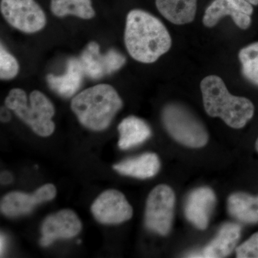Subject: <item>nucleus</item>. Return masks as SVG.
Wrapping results in <instances>:
<instances>
[{"instance_id":"obj_9","label":"nucleus","mask_w":258,"mask_h":258,"mask_svg":"<svg viewBox=\"0 0 258 258\" xmlns=\"http://www.w3.org/2000/svg\"><path fill=\"white\" fill-rule=\"evenodd\" d=\"M253 13L252 5L247 0H214L205 10L203 24L213 28L226 16L232 18L234 23L242 30L249 28Z\"/></svg>"},{"instance_id":"obj_15","label":"nucleus","mask_w":258,"mask_h":258,"mask_svg":"<svg viewBox=\"0 0 258 258\" xmlns=\"http://www.w3.org/2000/svg\"><path fill=\"white\" fill-rule=\"evenodd\" d=\"M84 76L81 61L76 57H71L68 60L66 73L61 76L47 75V82L50 89L59 96L71 98L81 88Z\"/></svg>"},{"instance_id":"obj_13","label":"nucleus","mask_w":258,"mask_h":258,"mask_svg":"<svg viewBox=\"0 0 258 258\" xmlns=\"http://www.w3.org/2000/svg\"><path fill=\"white\" fill-rule=\"evenodd\" d=\"M215 204L216 197L210 188H198L191 191L186 199L185 216L197 228L205 230L208 227Z\"/></svg>"},{"instance_id":"obj_8","label":"nucleus","mask_w":258,"mask_h":258,"mask_svg":"<svg viewBox=\"0 0 258 258\" xmlns=\"http://www.w3.org/2000/svg\"><path fill=\"white\" fill-rule=\"evenodd\" d=\"M79 60L85 76L93 80H99L107 75L116 72L126 62L125 56L115 49H111L102 55L99 45L96 42L88 44Z\"/></svg>"},{"instance_id":"obj_10","label":"nucleus","mask_w":258,"mask_h":258,"mask_svg":"<svg viewBox=\"0 0 258 258\" xmlns=\"http://www.w3.org/2000/svg\"><path fill=\"white\" fill-rule=\"evenodd\" d=\"M93 216L102 224L115 225L130 220L133 208L124 195L118 190L103 191L91 206Z\"/></svg>"},{"instance_id":"obj_2","label":"nucleus","mask_w":258,"mask_h":258,"mask_svg":"<svg viewBox=\"0 0 258 258\" xmlns=\"http://www.w3.org/2000/svg\"><path fill=\"white\" fill-rule=\"evenodd\" d=\"M204 107L210 116L219 117L231 128H243L254 113L252 101L231 94L221 78L208 76L200 83Z\"/></svg>"},{"instance_id":"obj_28","label":"nucleus","mask_w":258,"mask_h":258,"mask_svg":"<svg viewBox=\"0 0 258 258\" xmlns=\"http://www.w3.org/2000/svg\"><path fill=\"white\" fill-rule=\"evenodd\" d=\"M255 149H256V150H257V152L258 153V138H257V140H256V142H255Z\"/></svg>"},{"instance_id":"obj_19","label":"nucleus","mask_w":258,"mask_h":258,"mask_svg":"<svg viewBox=\"0 0 258 258\" xmlns=\"http://www.w3.org/2000/svg\"><path fill=\"white\" fill-rule=\"evenodd\" d=\"M229 213L236 220L244 223L258 222V196L247 193L232 194L228 198Z\"/></svg>"},{"instance_id":"obj_4","label":"nucleus","mask_w":258,"mask_h":258,"mask_svg":"<svg viewBox=\"0 0 258 258\" xmlns=\"http://www.w3.org/2000/svg\"><path fill=\"white\" fill-rule=\"evenodd\" d=\"M5 103V106L14 111L37 135L49 137L55 131V123L52 120L55 108L40 91H34L30 93L28 105L26 93L20 88H14L10 91Z\"/></svg>"},{"instance_id":"obj_20","label":"nucleus","mask_w":258,"mask_h":258,"mask_svg":"<svg viewBox=\"0 0 258 258\" xmlns=\"http://www.w3.org/2000/svg\"><path fill=\"white\" fill-rule=\"evenodd\" d=\"M50 10L52 14L58 18L74 15L89 20L96 15L91 0H51Z\"/></svg>"},{"instance_id":"obj_21","label":"nucleus","mask_w":258,"mask_h":258,"mask_svg":"<svg viewBox=\"0 0 258 258\" xmlns=\"http://www.w3.org/2000/svg\"><path fill=\"white\" fill-rule=\"evenodd\" d=\"M238 57L244 79L258 86V42L241 49Z\"/></svg>"},{"instance_id":"obj_27","label":"nucleus","mask_w":258,"mask_h":258,"mask_svg":"<svg viewBox=\"0 0 258 258\" xmlns=\"http://www.w3.org/2000/svg\"><path fill=\"white\" fill-rule=\"evenodd\" d=\"M247 1L249 2L252 5H255V6L258 5V0H247Z\"/></svg>"},{"instance_id":"obj_5","label":"nucleus","mask_w":258,"mask_h":258,"mask_svg":"<svg viewBox=\"0 0 258 258\" xmlns=\"http://www.w3.org/2000/svg\"><path fill=\"white\" fill-rule=\"evenodd\" d=\"M161 118L166 132L179 144L191 148L203 147L208 144L209 135L205 125L183 105H166Z\"/></svg>"},{"instance_id":"obj_6","label":"nucleus","mask_w":258,"mask_h":258,"mask_svg":"<svg viewBox=\"0 0 258 258\" xmlns=\"http://www.w3.org/2000/svg\"><path fill=\"white\" fill-rule=\"evenodd\" d=\"M175 195L166 184L158 185L149 194L145 211V225L160 235L169 234L174 218Z\"/></svg>"},{"instance_id":"obj_24","label":"nucleus","mask_w":258,"mask_h":258,"mask_svg":"<svg viewBox=\"0 0 258 258\" xmlns=\"http://www.w3.org/2000/svg\"><path fill=\"white\" fill-rule=\"evenodd\" d=\"M0 181H1L2 184H9L13 182V176L8 171H3L0 176Z\"/></svg>"},{"instance_id":"obj_11","label":"nucleus","mask_w":258,"mask_h":258,"mask_svg":"<svg viewBox=\"0 0 258 258\" xmlns=\"http://www.w3.org/2000/svg\"><path fill=\"white\" fill-rule=\"evenodd\" d=\"M56 188L53 184L40 186L33 194L13 191L2 199L0 210L8 217H18L31 212L39 204L55 198Z\"/></svg>"},{"instance_id":"obj_7","label":"nucleus","mask_w":258,"mask_h":258,"mask_svg":"<svg viewBox=\"0 0 258 258\" xmlns=\"http://www.w3.org/2000/svg\"><path fill=\"white\" fill-rule=\"evenodd\" d=\"M0 10L11 26L25 33L40 31L46 25L45 13L35 0H1Z\"/></svg>"},{"instance_id":"obj_22","label":"nucleus","mask_w":258,"mask_h":258,"mask_svg":"<svg viewBox=\"0 0 258 258\" xmlns=\"http://www.w3.org/2000/svg\"><path fill=\"white\" fill-rule=\"evenodd\" d=\"M20 66L14 56L1 43L0 47V79L11 80L18 74Z\"/></svg>"},{"instance_id":"obj_1","label":"nucleus","mask_w":258,"mask_h":258,"mask_svg":"<svg viewBox=\"0 0 258 258\" xmlns=\"http://www.w3.org/2000/svg\"><path fill=\"white\" fill-rule=\"evenodd\" d=\"M124 42L129 55L142 63H153L171 47L170 34L160 20L139 9L126 17Z\"/></svg>"},{"instance_id":"obj_18","label":"nucleus","mask_w":258,"mask_h":258,"mask_svg":"<svg viewBox=\"0 0 258 258\" xmlns=\"http://www.w3.org/2000/svg\"><path fill=\"white\" fill-rule=\"evenodd\" d=\"M120 137L118 147L122 150L144 143L152 136L149 125L138 117L128 116L124 118L118 126Z\"/></svg>"},{"instance_id":"obj_17","label":"nucleus","mask_w":258,"mask_h":258,"mask_svg":"<svg viewBox=\"0 0 258 258\" xmlns=\"http://www.w3.org/2000/svg\"><path fill=\"white\" fill-rule=\"evenodd\" d=\"M156 6L161 15L171 23L185 25L195 20L198 0H156Z\"/></svg>"},{"instance_id":"obj_14","label":"nucleus","mask_w":258,"mask_h":258,"mask_svg":"<svg viewBox=\"0 0 258 258\" xmlns=\"http://www.w3.org/2000/svg\"><path fill=\"white\" fill-rule=\"evenodd\" d=\"M241 235L240 226L228 222L222 226L218 233L205 247L200 253L189 254L190 257L222 258L232 253L235 248Z\"/></svg>"},{"instance_id":"obj_12","label":"nucleus","mask_w":258,"mask_h":258,"mask_svg":"<svg viewBox=\"0 0 258 258\" xmlns=\"http://www.w3.org/2000/svg\"><path fill=\"white\" fill-rule=\"evenodd\" d=\"M82 223L79 217L71 210H62L46 217L42 223L40 244L50 245L57 239H69L81 232Z\"/></svg>"},{"instance_id":"obj_26","label":"nucleus","mask_w":258,"mask_h":258,"mask_svg":"<svg viewBox=\"0 0 258 258\" xmlns=\"http://www.w3.org/2000/svg\"><path fill=\"white\" fill-rule=\"evenodd\" d=\"M5 247H6V237L1 234V237H0V252H1V257L3 255V252H5Z\"/></svg>"},{"instance_id":"obj_23","label":"nucleus","mask_w":258,"mask_h":258,"mask_svg":"<svg viewBox=\"0 0 258 258\" xmlns=\"http://www.w3.org/2000/svg\"><path fill=\"white\" fill-rule=\"evenodd\" d=\"M237 258H258V232L236 249Z\"/></svg>"},{"instance_id":"obj_3","label":"nucleus","mask_w":258,"mask_h":258,"mask_svg":"<svg viewBox=\"0 0 258 258\" xmlns=\"http://www.w3.org/2000/svg\"><path fill=\"white\" fill-rule=\"evenodd\" d=\"M123 101L113 86L98 84L79 93L71 101V109L86 128L100 132L109 126Z\"/></svg>"},{"instance_id":"obj_25","label":"nucleus","mask_w":258,"mask_h":258,"mask_svg":"<svg viewBox=\"0 0 258 258\" xmlns=\"http://www.w3.org/2000/svg\"><path fill=\"white\" fill-rule=\"evenodd\" d=\"M9 108L6 106L1 107V111H0V118H1V121L6 123V122L10 121L11 119V114H10V111H8Z\"/></svg>"},{"instance_id":"obj_16","label":"nucleus","mask_w":258,"mask_h":258,"mask_svg":"<svg viewBox=\"0 0 258 258\" xmlns=\"http://www.w3.org/2000/svg\"><path fill=\"white\" fill-rule=\"evenodd\" d=\"M113 169L123 175L133 176L139 179H147L154 176L160 169V161L154 153H146L139 157L118 163Z\"/></svg>"}]
</instances>
